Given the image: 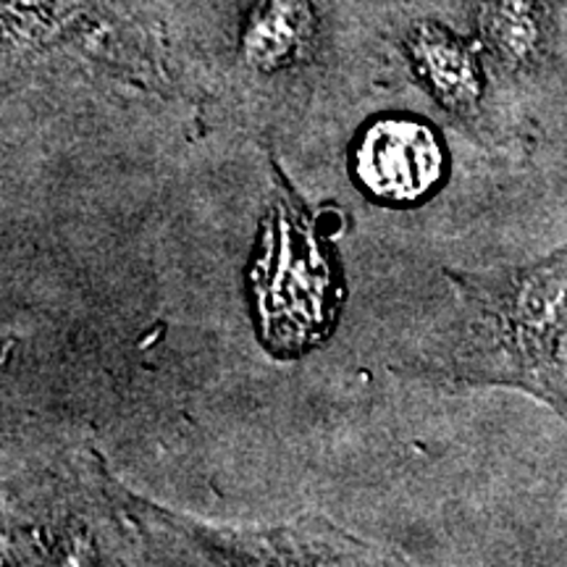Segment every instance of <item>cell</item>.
<instances>
[{"mask_svg":"<svg viewBox=\"0 0 567 567\" xmlns=\"http://www.w3.org/2000/svg\"><path fill=\"white\" fill-rule=\"evenodd\" d=\"M486 337L488 373L567 400V250L530 268L478 279L450 274Z\"/></svg>","mask_w":567,"mask_h":567,"instance_id":"6da1fadb","label":"cell"},{"mask_svg":"<svg viewBox=\"0 0 567 567\" xmlns=\"http://www.w3.org/2000/svg\"><path fill=\"white\" fill-rule=\"evenodd\" d=\"M354 172L368 193L381 200H417L442 179V142L434 130L413 118H381L360 137Z\"/></svg>","mask_w":567,"mask_h":567,"instance_id":"7a4b0ae2","label":"cell"},{"mask_svg":"<svg viewBox=\"0 0 567 567\" xmlns=\"http://www.w3.org/2000/svg\"><path fill=\"white\" fill-rule=\"evenodd\" d=\"M310 32L302 0H260L245 32V55L252 66L274 71L300 53Z\"/></svg>","mask_w":567,"mask_h":567,"instance_id":"3957f363","label":"cell"},{"mask_svg":"<svg viewBox=\"0 0 567 567\" xmlns=\"http://www.w3.org/2000/svg\"><path fill=\"white\" fill-rule=\"evenodd\" d=\"M417 59H421L425 76L434 84L436 95L450 109H471L476 103V66L457 42L439 38V34H425L417 45Z\"/></svg>","mask_w":567,"mask_h":567,"instance_id":"277c9868","label":"cell"},{"mask_svg":"<svg viewBox=\"0 0 567 567\" xmlns=\"http://www.w3.org/2000/svg\"><path fill=\"white\" fill-rule=\"evenodd\" d=\"M492 38L509 59H523L536 42V21L528 9L517 0L496 6L492 13Z\"/></svg>","mask_w":567,"mask_h":567,"instance_id":"5b68a950","label":"cell"}]
</instances>
